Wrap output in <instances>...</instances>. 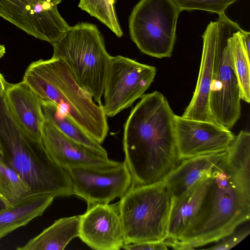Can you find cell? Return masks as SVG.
Returning <instances> with one entry per match:
<instances>
[{
  "mask_svg": "<svg viewBox=\"0 0 250 250\" xmlns=\"http://www.w3.org/2000/svg\"><path fill=\"white\" fill-rule=\"evenodd\" d=\"M154 66L118 55L111 57L104 89L103 107L112 117L141 99L154 81Z\"/></svg>",
  "mask_w": 250,
  "mask_h": 250,
  "instance_id": "obj_8",
  "label": "cell"
},
{
  "mask_svg": "<svg viewBox=\"0 0 250 250\" xmlns=\"http://www.w3.org/2000/svg\"><path fill=\"white\" fill-rule=\"evenodd\" d=\"M73 195L87 204H109L121 197L131 187L132 179L125 162L109 167H82L67 169Z\"/></svg>",
  "mask_w": 250,
  "mask_h": 250,
  "instance_id": "obj_11",
  "label": "cell"
},
{
  "mask_svg": "<svg viewBox=\"0 0 250 250\" xmlns=\"http://www.w3.org/2000/svg\"><path fill=\"white\" fill-rule=\"evenodd\" d=\"M237 23L231 21L222 50L208 101L210 115L222 127L230 130L241 115V96L231 61L229 38Z\"/></svg>",
  "mask_w": 250,
  "mask_h": 250,
  "instance_id": "obj_12",
  "label": "cell"
},
{
  "mask_svg": "<svg viewBox=\"0 0 250 250\" xmlns=\"http://www.w3.org/2000/svg\"><path fill=\"white\" fill-rule=\"evenodd\" d=\"M79 237L90 248L119 250L125 245L119 202L113 204H88L79 215Z\"/></svg>",
  "mask_w": 250,
  "mask_h": 250,
  "instance_id": "obj_13",
  "label": "cell"
},
{
  "mask_svg": "<svg viewBox=\"0 0 250 250\" xmlns=\"http://www.w3.org/2000/svg\"><path fill=\"white\" fill-rule=\"evenodd\" d=\"M245 30L237 23L229 38L232 66L239 86L241 100L250 102V61L243 35Z\"/></svg>",
  "mask_w": 250,
  "mask_h": 250,
  "instance_id": "obj_22",
  "label": "cell"
},
{
  "mask_svg": "<svg viewBox=\"0 0 250 250\" xmlns=\"http://www.w3.org/2000/svg\"><path fill=\"white\" fill-rule=\"evenodd\" d=\"M5 53V47L4 45L0 44V59L1 58Z\"/></svg>",
  "mask_w": 250,
  "mask_h": 250,
  "instance_id": "obj_29",
  "label": "cell"
},
{
  "mask_svg": "<svg viewBox=\"0 0 250 250\" xmlns=\"http://www.w3.org/2000/svg\"><path fill=\"white\" fill-rule=\"evenodd\" d=\"M79 215L60 218L17 250H63L72 240L79 237Z\"/></svg>",
  "mask_w": 250,
  "mask_h": 250,
  "instance_id": "obj_20",
  "label": "cell"
},
{
  "mask_svg": "<svg viewBox=\"0 0 250 250\" xmlns=\"http://www.w3.org/2000/svg\"><path fill=\"white\" fill-rule=\"evenodd\" d=\"M5 207H6L5 204L2 199L0 197V210L4 208Z\"/></svg>",
  "mask_w": 250,
  "mask_h": 250,
  "instance_id": "obj_30",
  "label": "cell"
},
{
  "mask_svg": "<svg viewBox=\"0 0 250 250\" xmlns=\"http://www.w3.org/2000/svg\"><path fill=\"white\" fill-rule=\"evenodd\" d=\"M0 145L4 162L28 184L31 194L55 197L73 195L67 170L55 162L42 141L33 140L21 128L1 95Z\"/></svg>",
  "mask_w": 250,
  "mask_h": 250,
  "instance_id": "obj_4",
  "label": "cell"
},
{
  "mask_svg": "<svg viewBox=\"0 0 250 250\" xmlns=\"http://www.w3.org/2000/svg\"><path fill=\"white\" fill-rule=\"evenodd\" d=\"M182 12L199 10L215 13L219 16L225 14L227 8L239 0H172Z\"/></svg>",
  "mask_w": 250,
  "mask_h": 250,
  "instance_id": "obj_25",
  "label": "cell"
},
{
  "mask_svg": "<svg viewBox=\"0 0 250 250\" xmlns=\"http://www.w3.org/2000/svg\"><path fill=\"white\" fill-rule=\"evenodd\" d=\"M226 151L181 160L164 179L169 189L172 203L198 181L209 177L213 167L225 155Z\"/></svg>",
  "mask_w": 250,
  "mask_h": 250,
  "instance_id": "obj_18",
  "label": "cell"
},
{
  "mask_svg": "<svg viewBox=\"0 0 250 250\" xmlns=\"http://www.w3.org/2000/svg\"><path fill=\"white\" fill-rule=\"evenodd\" d=\"M231 21L226 14L219 16L216 21L208 24L202 36L203 49L197 82L193 97L182 116L184 118L218 125L210 113L209 97Z\"/></svg>",
  "mask_w": 250,
  "mask_h": 250,
  "instance_id": "obj_9",
  "label": "cell"
},
{
  "mask_svg": "<svg viewBox=\"0 0 250 250\" xmlns=\"http://www.w3.org/2000/svg\"><path fill=\"white\" fill-rule=\"evenodd\" d=\"M0 156L3 157V153L1 146L0 145Z\"/></svg>",
  "mask_w": 250,
  "mask_h": 250,
  "instance_id": "obj_32",
  "label": "cell"
},
{
  "mask_svg": "<svg viewBox=\"0 0 250 250\" xmlns=\"http://www.w3.org/2000/svg\"><path fill=\"white\" fill-rule=\"evenodd\" d=\"M175 136L180 161L226 151L235 136L215 124L175 115Z\"/></svg>",
  "mask_w": 250,
  "mask_h": 250,
  "instance_id": "obj_14",
  "label": "cell"
},
{
  "mask_svg": "<svg viewBox=\"0 0 250 250\" xmlns=\"http://www.w3.org/2000/svg\"><path fill=\"white\" fill-rule=\"evenodd\" d=\"M210 176L198 181L172 203L167 235L165 240L167 246L180 241L189 231L197 217L208 189Z\"/></svg>",
  "mask_w": 250,
  "mask_h": 250,
  "instance_id": "obj_17",
  "label": "cell"
},
{
  "mask_svg": "<svg viewBox=\"0 0 250 250\" xmlns=\"http://www.w3.org/2000/svg\"><path fill=\"white\" fill-rule=\"evenodd\" d=\"M22 81L41 101L56 104L96 141H104L109 127L103 105L96 104L79 85L62 59L52 57L32 62Z\"/></svg>",
  "mask_w": 250,
  "mask_h": 250,
  "instance_id": "obj_3",
  "label": "cell"
},
{
  "mask_svg": "<svg viewBox=\"0 0 250 250\" xmlns=\"http://www.w3.org/2000/svg\"><path fill=\"white\" fill-rule=\"evenodd\" d=\"M28 184L0 156V197L6 207L31 194Z\"/></svg>",
  "mask_w": 250,
  "mask_h": 250,
  "instance_id": "obj_23",
  "label": "cell"
},
{
  "mask_svg": "<svg viewBox=\"0 0 250 250\" xmlns=\"http://www.w3.org/2000/svg\"><path fill=\"white\" fill-rule=\"evenodd\" d=\"M42 141L55 162L66 170L82 167H113L120 163L109 159L107 154L71 140L45 121L43 125Z\"/></svg>",
  "mask_w": 250,
  "mask_h": 250,
  "instance_id": "obj_15",
  "label": "cell"
},
{
  "mask_svg": "<svg viewBox=\"0 0 250 250\" xmlns=\"http://www.w3.org/2000/svg\"><path fill=\"white\" fill-rule=\"evenodd\" d=\"M126 250H165L169 249L165 241L160 242H145L125 245Z\"/></svg>",
  "mask_w": 250,
  "mask_h": 250,
  "instance_id": "obj_27",
  "label": "cell"
},
{
  "mask_svg": "<svg viewBox=\"0 0 250 250\" xmlns=\"http://www.w3.org/2000/svg\"><path fill=\"white\" fill-rule=\"evenodd\" d=\"M115 0H80L78 6L105 24L117 37L123 33L117 18Z\"/></svg>",
  "mask_w": 250,
  "mask_h": 250,
  "instance_id": "obj_24",
  "label": "cell"
},
{
  "mask_svg": "<svg viewBox=\"0 0 250 250\" xmlns=\"http://www.w3.org/2000/svg\"><path fill=\"white\" fill-rule=\"evenodd\" d=\"M53 58L63 61L79 85L101 104L105 80L112 56L95 24L81 22L71 26L52 44Z\"/></svg>",
  "mask_w": 250,
  "mask_h": 250,
  "instance_id": "obj_5",
  "label": "cell"
},
{
  "mask_svg": "<svg viewBox=\"0 0 250 250\" xmlns=\"http://www.w3.org/2000/svg\"><path fill=\"white\" fill-rule=\"evenodd\" d=\"M242 227H238L232 233L224 237L214 245L208 248L204 249L208 250H229L236 246L244 239H245L250 233V227L249 223L246 224Z\"/></svg>",
  "mask_w": 250,
  "mask_h": 250,
  "instance_id": "obj_26",
  "label": "cell"
},
{
  "mask_svg": "<svg viewBox=\"0 0 250 250\" xmlns=\"http://www.w3.org/2000/svg\"><path fill=\"white\" fill-rule=\"evenodd\" d=\"M9 84L0 73V95L4 96Z\"/></svg>",
  "mask_w": 250,
  "mask_h": 250,
  "instance_id": "obj_28",
  "label": "cell"
},
{
  "mask_svg": "<svg viewBox=\"0 0 250 250\" xmlns=\"http://www.w3.org/2000/svg\"><path fill=\"white\" fill-rule=\"evenodd\" d=\"M49 0H0V17L27 34L50 43L71 28Z\"/></svg>",
  "mask_w": 250,
  "mask_h": 250,
  "instance_id": "obj_10",
  "label": "cell"
},
{
  "mask_svg": "<svg viewBox=\"0 0 250 250\" xmlns=\"http://www.w3.org/2000/svg\"><path fill=\"white\" fill-rule=\"evenodd\" d=\"M54 198L50 194H31L0 210V239L42 216Z\"/></svg>",
  "mask_w": 250,
  "mask_h": 250,
  "instance_id": "obj_19",
  "label": "cell"
},
{
  "mask_svg": "<svg viewBox=\"0 0 250 250\" xmlns=\"http://www.w3.org/2000/svg\"><path fill=\"white\" fill-rule=\"evenodd\" d=\"M44 121L71 140L102 153L107 154L101 144L90 136L78 124L56 104L41 101Z\"/></svg>",
  "mask_w": 250,
  "mask_h": 250,
  "instance_id": "obj_21",
  "label": "cell"
},
{
  "mask_svg": "<svg viewBox=\"0 0 250 250\" xmlns=\"http://www.w3.org/2000/svg\"><path fill=\"white\" fill-rule=\"evenodd\" d=\"M50 1V2L54 4H56V5H58V4H59L61 1H62V0H49Z\"/></svg>",
  "mask_w": 250,
  "mask_h": 250,
  "instance_id": "obj_31",
  "label": "cell"
},
{
  "mask_svg": "<svg viewBox=\"0 0 250 250\" xmlns=\"http://www.w3.org/2000/svg\"><path fill=\"white\" fill-rule=\"evenodd\" d=\"M250 218V133L241 130L213 167L208 189L189 231L169 247L194 250L214 243Z\"/></svg>",
  "mask_w": 250,
  "mask_h": 250,
  "instance_id": "obj_1",
  "label": "cell"
},
{
  "mask_svg": "<svg viewBox=\"0 0 250 250\" xmlns=\"http://www.w3.org/2000/svg\"><path fill=\"white\" fill-rule=\"evenodd\" d=\"M181 12L172 0H140L129 19L132 40L146 55L159 59L170 57Z\"/></svg>",
  "mask_w": 250,
  "mask_h": 250,
  "instance_id": "obj_7",
  "label": "cell"
},
{
  "mask_svg": "<svg viewBox=\"0 0 250 250\" xmlns=\"http://www.w3.org/2000/svg\"><path fill=\"white\" fill-rule=\"evenodd\" d=\"M172 197L165 181L132 185L120 198L125 245L165 241Z\"/></svg>",
  "mask_w": 250,
  "mask_h": 250,
  "instance_id": "obj_6",
  "label": "cell"
},
{
  "mask_svg": "<svg viewBox=\"0 0 250 250\" xmlns=\"http://www.w3.org/2000/svg\"><path fill=\"white\" fill-rule=\"evenodd\" d=\"M175 114L166 98L145 94L132 108L124 130L125 162L132 185L163 180L180 161L175 136Z\"/></svg>",
  "mask_w": 250,
  "mask_h": 250,
  "instance_id": "obj_2",
  "label": "cell"
},
{
  "mask_svg": "<svg viewBox=\"0 0 250 250\" xmlns=\"http://www.w3.org/2000/svg\"><path fill=\"white\" fill-rule=\"evenodd\" d=\"M7 106L21 128L33 140L42 141L44 119L41 101L23 81L9 83L4 95Z\"/></svg>",
  "mask_w": 250,
  "mask_h": 250,
  "instance_id": "obj_16",
  "label": "cell"
}]
</instances>
